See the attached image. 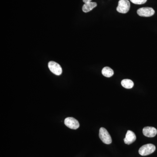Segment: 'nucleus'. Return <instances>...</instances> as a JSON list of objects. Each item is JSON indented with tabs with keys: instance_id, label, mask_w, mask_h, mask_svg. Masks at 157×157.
<instances>
[{
	"instance_id": "f257e3e1",
	"label": "nucleus",
	"mask_w": 157,
	"mask_h": 157,
	"mask_svg": "<svg viewBox=\"0 0 157 157\" xmlns=\"http://www.w3.org/2000/svg\"><path fill=\"white\" fill-rule=\"evenodd\" d=\"M155 149V146L154 144H148L140 147L139 150V153L142 156L148 155L153 153Z\"/></svg>"
},
{
	"instance_id": "f03ea898",
	"label": "nucleus",
	"mask_w": 157,
	"mask_h": 157,
	"mask_svg": "<svg viewBox=\"0 0 157 157\" xmlns=\"http://www.w3.org/2000/svg\"><path fill=\"white\" fill-rule=\"evenodd\" d=\"M130 3L128 0H120L117 8V11L119 13L126 14L130 9Z\"/></svg>"
},
{
	"instance_id": "7ed1b4c3",
	"label": "nucleus",
	"mask_w": 157,
	"mask_h": 157,
	"mask_svg": "<svg viewBox=\"0 0 157 157\" xmlns=\"http://www.w3.org/2000/svg\"><path fill=\"white\" fill-rule=\"evenodd\" d=\"M99 137L103 143L109 144L112 143V138L106 129L101 128L99 131Z\"/></svg>"
},
{
	"instance_id": "20e7f679",
	"label": "nucleus",
	"mask_w": 157,
	"mask_h": 157,
	"mask_svg": "<svg viewBox=\"0 0 157 157\" xmlns=\"http://www.w3.org/2000/svg\"><path fill=\"white\" fill-rule=\"evenodd\" d=\"M155 12L154 10L150 7L140 8L137 11V14L141 17H151L154 14Z\"/></svg>"
},
{
	"instance_id": "39448f33",
	"label": "nucleus",
	"mask_w": 157,
	"mask_h": 157,
	"mask_svg": "<svg viewBox=\"0 0 157 157\" xmlns=\"http://www.w3.org/2000/svg\"><path fill=\"white\" fill-rule=\"evenodd\" d=\"M48 67L49 70L53 74L57 75V76H59L62 74V69L61 67L56 62L54 61L49 62L48 63Z\"/></svg>"
},
{
	"instance_id": "423d86ee",
	"label": "nucleus",
	"mask_w": 157,
	"mask_h": 157,
	"mask_svg": "<svg viewBox=\"0 0 157 157\" xmlns=\"http://www.w3.org/2000/svg\"><path fill=\"white\" fill-rule=\"evenodd\" d=\"M65 124L68 128L73 130H76L79 127L78 121L73 117H67L65 119Z\"/></svg>"
},
{
	"instance_id": "0eeeda50",
	"label": "nucleus",
	"mask_w": 157,
	"mask_h": 157,
	"mask_svg": "<svg viewBox=\"0 0 157 157\" xmlns=\"http://www.w3.org/2000/svg\"><path fill=\"white\" fill-rule=\"evenodd\" d=\"M143 133L146 137H154L157 135V130L154 127H146L143 129Z\"/></svg>"
},
{
	"instance_id": "6e6552de",
	"label": "nucleus",
	"mask_w": 157,
	"mask_h": 157,
	"mask_svg": "<svg viewBox=\"0 0 157 157\" xmlns=\"http://www.w3.org/2000/svg\"><path fill=\"white\" fill-rule=\"evenodd\" d=\"M136 139V136L135 133L132 131H128L127 132L125 138L124 139V142L127 144H131L135 142Z\"/></svg>"
},
{
	"instance_id": "1a4fd4ad",
	"label": "nucleus",
	"mask_w": 157,
	"mask_h": 157,
	"mask_svg": "<svg viewBox=\"0 0 157 157\" xmlns=\"http://www.w3.org/2000/svg\"><path fill=\"white\" fill-rule=\"evenodd\" d=\"M97 3L94 2H90L85 3L84 5L82 6V11L85 13L89 12L92 10L94 8L97 7Z\"/></svg>"
},
{
	"instance_id": "9d476101",
	"label": "nucleus",
	"mask_w": 157,
	"mask_h": 157,
	"mask_svg": "<svg viewBox=\"0 0 157 157\" xmlns=\"http://www.w3.org/2000/svg\"><path fill=\"white\" fill-rule=\"evenodd\" d=\"M102 73L103 76L107 77H111L114 74L113 70L109 67H105L102 70Z\"/></svg>"
},
{
	"instance_id": "9b49d317",
	"label": "nucleus",
	"mask_w": 157,
	"mask_h": 157,
	"mask_svg": "<svg viewBox=\"0 0 157 157\" xmlns=\"http://www.w3.org/2000/svg\"><path fill=\"white\" fill-rule=\"evenodd\" d=\"M121 84L124 88L126 89L132 88L134 85L133 82L129 79H124L122 80Z\"/></svg>"
},
{
	"instance_id": "f8f14e48",
	"label": "nucleus",
	"mask_w": 157,
	"mask_h": 157,
	"mask_svg": "<svg viewBox=\"0 0 157 157\" xmlns=\"http://www.w3.org/2000/svg\"><path fill=\"white\" fill-rule=\"evenodd\" d=\"M130 1L136 5H142L146 3L147 0H130Z\"/></svg>"
},
{
	"instance_id": "ddd939ff",
	"label": "nucleus",
	"mask_w": 157,
	"mask_h": 157,
	"mask_svg": "<svg viewBox=\"0 0 157 157\" xmlns=\"http://www.w3.org/2000/svg\"><path fill=\"white\" fill-rule=\"evenodd\" d=\"M84 3H87L91 2L92 0H82Z\"/></svg>"
}]
</instances>
